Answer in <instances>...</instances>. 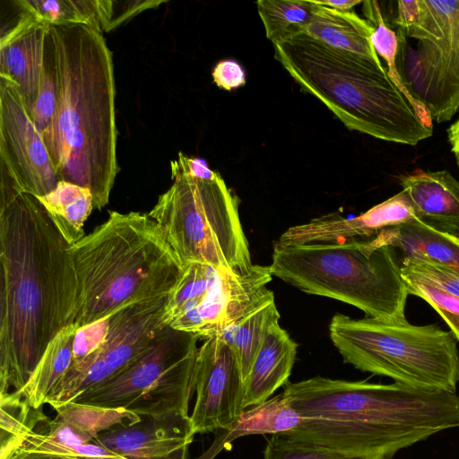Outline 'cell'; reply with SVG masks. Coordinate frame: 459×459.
<instances>
[{
	"label": "cell",
	"instance_id": "1",
	"mask_svg": "<svg viewBox=\"0 0 459 459\" xmlns=\"http://www.w3.org/2000/svg\"><path fill=\"white\" fill-rule=\"evenodd\" d=\"M0 395L21 390L50 342L74 324L71 246L37 197L1 171Z\"/></svg>",
	"mask_w": 459,
	"mask_h": 459
},
{
	"label": "cell",
	"instance_id": "2",
	"mask_svg": "<svg viewBox=\"0 0 459 459\" xmlns=\"http://www.w3.org/2000/svg\"><path fill=\"white\" fill-rule=\"evenodd\" d=\"M283 394L306 420L286 435L363 459H391L399 450L459 428L455 392L316 376L288 382Z\"/></svg>",
	"mask_w": 459,
	"mask_h": 459
},
{
	"label": "cell",
	"instance_id": "3",
	"mask_svg": "<svg viewBox=\"0 0 459 459\" xmlns=\"http://www.w3.org/2000/svg\"><path fill=\"white\" fill-rule=\"evenodd\" d=\"M58 89L42 132L61 180L89 188L94 209L109 201L119 167L112 53L103 34L82 24L50 26Z\"/></svg>",
	"mask_w": 459,
	"mask_h": 459
},
{
	"label": "cell",
	"instance_id": "4",
	"mask_svg": "<svg viewBox=\"0 0 459 459\" xmlns=\"http://www.w3.org/2000/svg\"><path fill=\"white\" fill-rule=\"evenodd\" d=\"M71 254L77 328L129 304L169 295L185 272L149 213L110 212L104 223L71 246Z\"/></svg>",
	"mask_w": 459,
	"mask_h": 459
},
{
	"label": "cell",
	"instance_id": "5",
	"mask_svg": "<svg viewBox=\"0 0 459 459\" xmlns=\"http://www.w3.org/2000/svg\"><path fill=\"white\" fill-rule=\"evenodd\" d=\"M273 48L274 57L301 89L350 130L412 146L432 135L382 64L331 48L306 34Z\"/></svg>",
	"mask_w": 459,
	"mask_h": 459
},
{
	"label": "cell",
	"instance_id": "6",
	"mask_svg": "<svg viewBox=\"0 0 459 459\" xmlns=\"http://www.w3.org/2000/svg\"><path fill=\"white\" fill-rule=\"evenodd\" d=\"M271 273L299 290L337 299L373 318H405L409 295L394 248L373 238L281 246L273 243Z\"/></svg>",
	"mask_w": 459,
	"mask_h": 459
},
{
	"label": "cell",
	"instance_id": "7",
	"mask_svg": "<svg viewBox=\"0 0 459 459\" xmlns=\"http://www.w3.org/2000/svg\"><path fill=\"white\" fill-rule=\"evenodd\" d=\"M330 339L345 363L406 385L455 392L459 351L451 332L436 325H416L406 318L385 321L334 315Z\"/></svg>",
	"mask_w": 459,
	"mask_h": 459
},
{
	"label": "cell",
	"instance_id": "8",
	"mask_svg": "<svg viewBox=\"0 0 459 459\" xmlns=\"http://www.w3.org/2000/svg\"><path fill=\"white\" fill-rule=\"evenodd\" d=\"M170 187L149 212L185 265L211 264L233 274L254 266L238 201L218 172L212 179L171 171Z\"/></svg>",
	"mask_w": 459,
	"mask_h": 459
},
{
	"label": "cell",
	"instance_id": "9",
	"mask_svg": "<svg viewBox=\"0 0 459 459\" xmlns=\"http://www.w3.org/2000/svg\"><path fill=\"white\" fill-rule=\"evenodd\" d=\"M396 65L411 94L437 123L459 111V0L397 3Z\"/></svg>",
	"mask_w": 459,
	"mask_h": 459
},
{
	"label": "cell",
	"instance_id": "10",
	"mask_svg": "<svg viewBox=\"0 0 459 459\" xmlns=\"http://www.w3.org/2000/svg\"><path fill=\"white\" fill-rule=\"evenodd\" d=\"M195 334L165 326L120 373L70 402L141 416H188L198 348Z\"/></svg>",
	"mask_w": 459,
	"mask_h": 459
},
{
	"label": "cell",
	"instance_id": "11",
	"mask_svg": "<svg viewBox=\"0 0 459 459\" xmlns=\"http://www.w3.org/2000/svg\"><path fill=\"white\" fill-rule=\"evenodd\" d=\"M168 301L169 295L145 299L110 314L108 330L100 349L72 368L48 404L55 410L120 373L168 325Z\"/></svg>",
	"mask_w": 459,
	"mask_h": 459
},
{
	"label": "cell",
	"instance_id": "12",
	"mask_svg": "<svg viewBox=\"0 0 459 459\" xmlns=\"http://www.w3.org/2000/svg\"><path fill=\"white\" fill-rule=\"evenodd\" d=\"M0 170L21 192L39 197L61 180L22 91L0 75Z\"/></svg>",
	"mask_w": 459,
	"mask_h": 459
},
{
	"label": "cell",
	"instance_id": "13",
	"mask_svg": "<svg viewBox=\"0 0 459 459\" xmlns=\"http://www.w3.org/2000/svg\"><path fill=\"white\" fill-rule=\"evenodd\" d=\"M54 419L40 423L6 458L23 454L67 457L111 458L117 455L94 443L114 427L130 425L141 417L123 409L68 402L55 409Z\"/></svg>",
	"mask_w": 459,
	"mask_h": 459
},
{
	"label": "cell",
	"instance_id": "14",
	"mask_svg": "<svg viewBox=\"0 0 459 459\" xmlns=\"http://www.w3.org/2000/svg\"><path fill=\"white\" fill-rule=\"evenodd\" d=\"M195 402L190 420L195 434L230 427L244 409V379L230 348L218 336L198 348L195 370Z\"/></svg>",
	"mask_w": 459,
	"mask_h": 459
},
{
	"label": "cell",
	"instance_id": "15",
	"mask_svg": "<svg viewBox=\"0 0 459 459\" xmlns=\"http://www.w3.org/2000/svg\"><path fill=\"white\" fill-rule=\"evenodd\" d=\"M269 265L254 264L246 274L228 273L206 294L166 309L168 325L208 339L243 315L268 290Z\"/></svg>",
	"mask_w": 459,
	"mask_h": 459
},
{
	"label": "cell",
	"instance_id": "16",
	"mask_svg": "<svg viewBox=\"0 0 459 459\" xmlns=\"http://www.w3.org/2000/svg\"><path fill=\"white\" fill-rule=\"evenodd\" d=\"M418 218L411 204L402 190L352 218L330 214L291 226L275 242L281 246H295L368 239L385 229Z\"/></svg>",
	"mask_w": 459,
	"mask_h": 459
},
{
	"label": "cell",
	"instance_id": "17",
	"mask_svg": "<svg viewBox=\"0 0 459 459\" xmlns=\"http://www.w3.org/2000/svg\"><path fill=\"white\" fill-rule=\"evenodd\" d=\"M190 415L141 416L100 433L94 443L125 459H187L194 436Z\"/></svg>",
	"mask_w": 459,
	"mask_h": 459
},
{
	"label": "cell",
	"instance_id": "18",
	"mask_svg": "<svg viewBox=\"0 0 459 459\" xmlns=\"http://www.w3.org/2000/svg\"><path fill=\"white\" fill-rule=\"evenodd\" d=\"M49 25L19 13L16 22L0 39V75L19 86L30 108L37 99Z\"/></svg>",
	"mask_w": 459,
	"mask_h": 459
},
{
	"label": "cell",
	"instance_id": "19",
	"mask_svg": "<svg viewBox=\"0 0 459 459\" xmlns=\"http://www.w3.org/2000/svg\"><path fill=\"white\" fill-rule=\"evenodd\" d=\"M400 185L420 221L459 238V181L449 171L417 169L401 176Z\"/></svg>",
	"mask_w": 459,
	"mask_h": 459
},
{
	"label": "cell",
	"instance_id": "20",
	"mask_svg": "<svg viewBox=\"0 0 459 459\" xmlns=\"http://www.w3.org/2000/svg\"><path fill=\"white\" fill-rule=\"evenodd\" d=\"M298 344L280 326L273 325L256 354L244 381V409L260 404L288 383Z\"/></svg>",
	"mask_w": 459,
	"mask_h": 459
},
{
	"label": "cell",
	"instance_id": "21",
	"mask_svg": "<svg viewBox=\"0 0 459 459\" xmlns=\"http://www.w3.org/2000/svg\"><path fill=\"white\" fill-rule=\"evenodd\" d=\"M305 420L290 406L282 392L244 410L230 427L217 430L211 446L195 459H214L223 448L241 437L290 432Z\"/></svg>",
	"mask_w": 459,
	"mask_h": 459
},
{
	"label": "cell",
	"instance_id": "22",
	"mask_svg": "<svg viewBox=\"0 0 459 459\" xmlns=\"http://www.w3.org/2000/svg\"><path fill=\"white\" fill-rule=\"evenodd\" d=\"M316 4L304 34L331 48L382 64L371 40L374 26L354 12Z\"/></svg>",
	"mask_w": 459,
	"mask_h": 459
},
{
	"label": "cell",
	"instance_id": "23",
	"mask_svg": "<svg viewBox=\"0 0 459 459\" xmlns=\"http://www.w3.org/2000/svg\"><path fill=\"white\" fill-rule=\"evenodd\" d=\"M372 238L379 246L399 248L403 259L459 266V238L419 219L385 229Z\"/></svg>",
	"mask_w": 459,
	"mask_h": 459
},
{
	"label": "cell",
	"instance_id": "24",
	"mask_svg": "<svg viewBox=\"0 0 459 459\" xmlns=\"http://www.w3.org/2000/svg\"><path fill=\"white\" fill-rule=\"evenodd\" d=\"M279 319L274 294L267 290L243 315L214 335L234 353L244 381L269 330Z\"/></svg>",
	"mask_w": 459,
	"mask_h": 459
},
{
	"label": "cell",
	"instance_id": "25",
	"mask_svg": "<svg viewBox=\"0 0 459 459\" xmlns=\"http://www.w3.org/2000/svg\"><path fill=\"white\" fill-rule=\"evenodd\" d=\"M74 325L64 328L48 345L26 385L18 392L35 409L48 403L74 362Z\"/></svg>",
	"mask_w": 459,
	"mask_h": 459
},
{
	"label": "cell",
	"instance_id": "26",
	"mask_svg": "<svg viewBox=\"0 0 459 459\" xmlns=\"http://www.w3.org/2000/svg\"><path fill=\"white\" fill-rule=\"evenodd\" d=\"M37 199L70 245L85 236L83 226L94 209L89 188L60 180L53 191Z\"/></svg>",
	"mask_w": 459,
	"mask_h": 459
},
{
	"label": "cell",
	"instance_id": "27",
	"mask_svg": "<svg viewBox=\"0 0 459 459\" xmlns=\"http://www.w3.org/2000/svg\"><path fill=\"white\" fill-rule=\"evenodd\" d=\"M19 13L49 26L82 24L101 33L100 0H15Z\"/></svg>",
	"mask_w": 459,
	"mask_h": 459
},
{
	"label": "cell",
	"instance_id": "28",
	"mask_svg": "<svg viewBox=\"0 0 459 459\" xmlns=\"http://www.w3.org/2000/svg\"><path fill=\"white\" fill-rule=\"evenodd\" d=\"M362 4L368 22L375 28L371 38L373 47L377 56L385 61L389 78L410 102L421 123L427 128L433 130V120L429 110L411 94L398 71L396 65L397 33L386 24L378 2L364 1Z\"/></svg>",
	"mask_w": 459,
	"mask_h": 459
},
{
	"label": "cell",
	"instance_id": "29",
	"mask_svg": "<svg viewBox=\"0 0 459 459\" xmlns=\"http://www.w3.org/2000/svg\"><path fill=\"white\" fill-rule=\"evenodd\" d=\"M255 4L273 44L304 34L316 6L314 0H260Z\"/></svg>",
	"mask_w": 459,
	"mask_h": 459
},
{
	"label": "cell",
	"instance_id": "30",
	"mask_svg": "<svg viewBox=\"0 0 459 459\" xmlns=\"http://www.w3.org/2000/svg\"><path fill=\"white\" fill-rule=\"evenodd\" d=\"M0 459H6L24 437L49 418L35 409L18 393L0 395Z\"/></svg>",
	"mask_w": 459,
	"mask_h": 459
},
{
	"label": "cell",
	"instance_id": "31",
	"mask_svg": "<svg viewBox=\"0 0 459 459\" xmlns=\"http://www.w3.org/2000/svg\"><path fill=\"white\" fill-rule=\"evenodd\" d=\"M58 89V72L55 41L49 30L44 47L43 66L39 92L34 103L28 108L30 116L42 134L54 116Z\"/></svg>",
	"mask_w": 459,
	"mask_h": 459
},
{
	"label": "cell",
	"instance_id": "32",
	"mask_svg": "<svg viewBox=\"0 0 459 459\" xmlns=\"http://www.w3.org/2000/svg\"><path fill=\"white\" fill-rule=\"evenodd\" d=\"M401 271L404 281L427 283L459 297V266L403 258Z\"/></svg>",
	"mask_w": 459,
	"mask_h": 459
},
{
	"label": "cell",
	"instance_id": "33",
	"mask_svg": "<svg viewBox=\"0 0 459 459\" xmlns=\"http://www.w3.org/2000/svg\"><path fill=\"white\" fill-rule=\"evenodd\" d=\"M264 459H363L302 442L285 434L272 435L264 450Z\"/></svg>",
	"mask_w": 459,
	"mask_h": 459
},
{
	"label": "cell",
	"instance_id": "34",
	"mask_svg": "<svg viewBox=\"0 0 459 459\" xmlns=\"http://www.w3.org/2000/svg\"><path fill=\"white\" fill-rule=\"evenodd\" d=\"M404 281L409 295H415L428 302L445 320L459 342V297L427 283Z\"/></svg>",
	"mask_w": 459,
	"mask_h": 459
},
{
	"label": "cell",
	"instance_id": "35",
	"mask_svg": "<svg viewBox=\"0 0 459 459\" xmlns=\"http://www.w3.org/2000/svg\"><path fill=\"white\" fill-rule=\"evenodd\" d=\"M164 1L100 0L103 32L110 31L143 11L156 8Z\"/></svg>",
	"mask_w": 459,
	"mask_h": 459
},
{
	"label": "cell",
	"instance_id": "36",
	"mask_svg": "<svg viewBox=\"0 0 459 459\" xmlns=\"http://www.w3.org/2000/svg\"><path fill=\"white\" fill-rule=\"evenodd\" d=\"M212 76L216 85L226 91L239 88L246 83L243 67L230 59L220 61L214 66Z\"/></svg>",
	"mask_w": 459,
	"mask_h": 459
},
{
	"label": "cell",
	"instance_id": "37",
	"mask_svg": "<svg viewBox=\"0 0 459 459\" xmlns=\"http://www.w3.org/2000/svg\"><path fill=\"white\" fill-rule=\"evenodd\" d=\"M170 169L203 179H212L218 174L217 171L210 169L204 160L188 157L181 152H178V159L170 162Z\"/></svg>",
	"mask_w": 459,
	"mask_h": 459
},
{
	"label": "cell",
	"instance_id": "38",
	"mask_svg": "<svg viewBox=\"0 0 459 459\" xmlns=\"http://www.w3.org/2000/svg\"><path fill=\"white\" fill-rule=\"evenodd\" d=\"M316 4L328 6L330 8L338 10V11H351L352 7L355 5L361 4L362 1L360 0H340V1H333V0H325V1H319L315 0Z\"/></svg>",
	"mask_w": 459,
	"mask_h": 459
},
{
	"label": "cell",
	"instance_id": "39",
	"mask_svg": "<svg viewBox=\"0 0 459 459\" xmlns=\"http://www.w3.org/2000/svg\"><path fill=\"white\" fill-rule=\"evenodd\" d=\"M446 134L451 151L454 153L459 152V118L448 127Z\"/></svg>",
	"mask_w": 459,
	"mask_h": 459
},
{
	"label": "cell",
	"instance_id": "40",
	"mask_svg": "<svg viewBox=\"0 0 459 459\" xmlns=\"http://www.w3.org/2000/svg\"><path fill=\"white\" fill-rule=\"evenodd\" d=\"M11 459H74L66 456L42 455V454H23Z\"/></svg>",
	"mask_w": 459,
	"mask_h": 459
},
{
	"label": "cell",
	"instance_id": "41",
	"mask_svg": "<svg viewBox=\"0 0 459 459\" xmlns=\"http://www.w3.org/2000/svg\"><path fill=\"white\" fill-rule=\"evenodd\" d=\"M455 157L457 166L459 168V152L455 153Z\"/></svg>",
	"mask_w": 459,
	"mask_h": 459
},
{
	"label": "cell",
	"instance_id": "42",
	"mask_svg": "<svg viewBox=\"0 0 459 459\" xmlns=\"http://www.w3.org/2000/svg\"></svg>",
	"mask_w": 459,
	"mask_h": 459
}]
</instances>
